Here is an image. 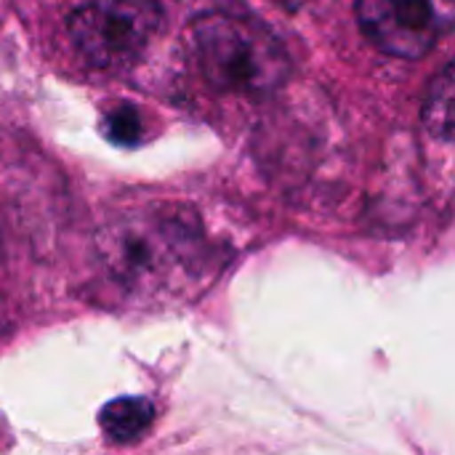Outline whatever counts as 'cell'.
Returning a JSON list of instances; mask_svg holds the SVG:
<instances>
[{
    "label": "cell",
    "instance_id": "6da1fadb",
    "mask_svg": "<svg viewBox=\"0 0 455 455\" xmlns=\"http://www.w3.org/2000/svg\"><path fill=\"white\" fill-rule=\"evenodd\" d=\"M192 51L213 88L240 96L277 91L291 69L288 53L269 27L227 11H211L192 21Z\"/></svg>",
    "mask_w": 455,
    "mask_h": 455
},
{
    "label": "cell",
    "instance_id": "7a4b0ae2",
    "mask_svg": "<svg viewBox=\"0 0 455 455\" xmlns=\"http://www.w3.org/2000/svg\"><path fill=\"white\" fill-rule=\"evenodd\" d=\"M187 243L184 224L152 211L123 213L99 235L107 269L125 285L160 283L179 264Z\"/></svg>",
    "mask_w": 455,
    "mask_h": 455
},
{
    "label": "cell",
    "instance_id": "3957f363",
    "mask_svg": "<svg viewBox=\"0 0 455 455\" xmlns=\"http://www.w3.org/2000/svg\"><path fill=\"white\" fill-rule=\"evenodd\" d=\"M157 27L160 11L152 0H85L67 21L80 56L101 69L136 61Z\"/></svg>",
    "mask_w": 455,
    "mask_h": 455
},
{
    "label": "cell",
    "instance_id": "277c9868",
    "mask_svg": "<svg viewBox=\"0 0 455 455\" xmlns=\"http://www.w3.org/2000/svg\"><path fill=\"white\" fill-rule=\"evenodd\" d=\"M357 21L381 53L421 59L455 29V0H357Z\"/></svg>",
    "mask_w": 455,
    "mask_h": 455
},
{
    "label": "cell",
    "instance_id": "5b68a950",
    "mask_svg": "<svg viewBox=\"0 0 455 455\" xmlns=\"http://www.w3.org/2000/svg\"><path fill=\"white\" fill-rule=\"evenodd\" d=\"M152 419H155V408L149 400L120 397L101 408L99 424L112 443L125 445V443H136L141 435H147V429L152 427Z\"/></svg>",
    "mask_w": 455,
    "mask_h": 455
},
{
    "label": "cell",
    "instance_id": "8992f818",
    "mask_svg": "<svg viewBox=\"0 0 455 455\" xmlns=\"http://www.w3.org/2000/svg\"><path fill=\"white\" fill-rule=\"evenodd\" d=\"M424 123L432 133L455 131V59L429 83L424 99Z\"/></svg>",
    "mask_w": 455,
    "mask_h": 455
},
{
    "label": "cell",
    "instance_id": "52a82bcc",
    "mask_svg": "<svg viewBox=\"0 0 455 455\" xmlns=\"http://www.w3.org/2000/svg\"><path fill=\"white\" fill-rule=\"evenodd\" d=\"M104 128H107V136L112 141H117V144H136L139 136H141V120H139V115L131 107L115 109L107 117Z\"/></svg>",
    "mask_w": 455,
    "mask_h": 455
}]
</instances>
